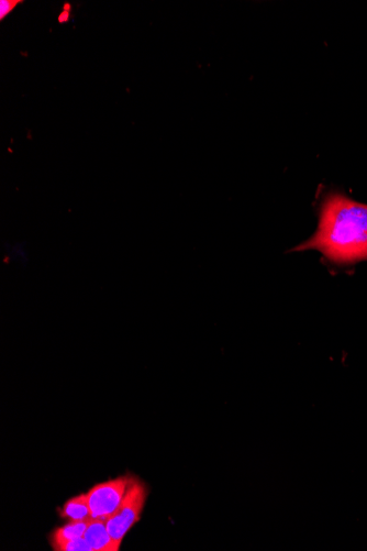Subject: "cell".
I'll use <instances>...</instances> for the list:
<instances>
[{
	"label": "cell",
	"mask_w": 367,
	"mask_h": 551,
	"mask_svg": "<svg viewBox=\"0 0 367 551\" xmlns=\"http://www.w3.org/2000/svg\"><path fill=\"white\" fill-rule=\"evenodd\" d=\"M91 520L70 521L62 527L55 528L50 541L52 548L61 543L73 541V539L83 538Z\"/></svg>",
	"instance_id": "obj_6"
},
{
	"label": "cell",
	"mask_w": 367,
	"mask_h": 551,
	"mask_svg": "<svg viewBox=\"0 0 367 551\" xmlns=\"http://www.w3.org/2000/svg\"><path fill=\"white\" fill-rule=\"evenodd\" d=\"M319 251L335 267L367 261V204L340 191L321 198L315 234L292 251Z\"/></svg>",
	"instance_id": "obj_1"
},
{
	"label": "cell",
	"mask_w": 367,
	"mask_h": 551,
	"mask_svg": "<svg viewBox=\"0 0 367 551\" xmlns=\"http://www.w3.org/2000/svg\"><path fill=\"white\" fill-rule=\"evenodd\" d=\"M148 490L146 484L136 477L131 478L130 486L116 512L106 521L111 537L122 543L125 536L141 519L146 505Z\"/></svg>",
	"instance_id": "obj_2"
},
{
	"label": "cell",
	"mask_w": 367,
	"mask_h": 551,
	"mask_svg": "<svg viewBox=\"0 0 367 551\" xmlns=\"http://www.w3.org/2000/svg\"><path fill=\"white\" fill-rule=\"evenodd\" d=\"M131 478L127 475L99 483L87 492L93 519L107 521L116 512L125 498Z\"/></svg>",
	"instance_id": "obj_3"
},
{
	"label": "cell",
	"mask_w": 367,
	"mask_h": 551,
	"mask_svg": "<svg viewBox=\"0 0 367 551\" xmlns=\"http://www.w3.org/2000/svg\"><path fill=\"white\" fill-rule=\"evenodd\" d=\"M62 519L69 521H86L92 519L90 503H88L87 493L77 495L66 502L60 511Z\"/></svg>",
	"instance_id": "obj_5"
},
{
	"label": "cell",
	"mask_w": 367,
	"mask_h": 551,
	"mask_svg": "<svg viewBox=\"0 0 367 551\" xmlns=\"http://www.w3.org/2000/svg\"><path fill=\"white\" fill-rule=\"evenodd\" d=\"M55 551H93V548L90 544L87 543L86 539L79 538L73 539V541L64 542L57 546L53 547Z\"/></svg>",
	"instance_id": "obj_7"
},
{
	"label": "cell",
	"mask_w": 367,
	"mask_h": 551,
	"mask_svg": "<svg viewBox=\"0 0 367 551\" xmlns=\"http://www.w3.org/2000/svg\"><path fill=\"white\" fill-rule=\"evenodd\" d=\"M84 538L93 548V551H119L121 547V543L109 534L106 521L93 519V517Z\"/></svg>",
	"instance_id": "obj_4"
},
{
	"label": "cell",
	"mask_w": 367,
	"mask_h": 551,
	"mask_svg": "<svg viewBox=\"0 0 367 551\" xmlns=\"http://www.w3.org/2000/svg\"><path fill=\"white\" fill-rule=\"evenodd\" d=\"M20 3L16 2V0H2L0 2V20H4Z\"/></svg>",
	"instance_id": "obj_8"
}]
</instances>
